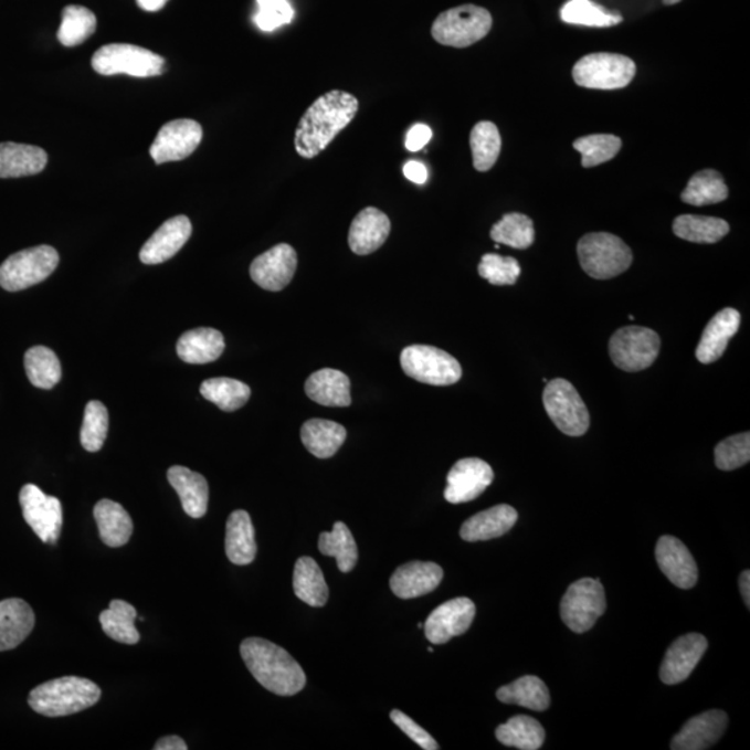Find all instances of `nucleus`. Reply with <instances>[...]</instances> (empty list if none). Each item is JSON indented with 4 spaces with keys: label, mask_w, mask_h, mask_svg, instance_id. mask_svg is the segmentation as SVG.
<instances>
[{
    "label": "nucleus",
    "mask_w": 750,
    "mask_h": 750,
    "mask_svg": "<svg viewBox=\"0 0 750 750\" xmlns=\"http://www.w3.org/2000/svg\"><path fill=\"white\" fill-rule=\"evenodd\" d=\"M359 101L344 91H330L302 116L295 133V149L304 159H315L337 135L353 122Z\"/></svg>",
    "instance_id": "1"
},
{
    "label": "nucleus",
    "mask_w": 750,
    "mask_h": 750,
    "mask_svg": "<svg viewBox=\"0 0 750 750\" xmlns=\"http://www.w3.org/2000/svg\"><path fill=\"white\" fill-rule=\"evenodd\" d=\"M241 656L256 682L275 695L294 696L306 685L299 663L283 647L263 638H247L241 644Z\"/></svg>",
    "instance_id": "2"
},
{
    "label": "nucleus",
    "mask_w": 750,
    "mask_h": 750,
    "mask_svg": "<svg viewBox=\"0 0 750 750\" xmlns=\"http://www.w3.org/2000/svg\"><path fill=\"white\" fill-rule=\"evenodd\" d=\"M102 690L91 679L62 677L38 685L31 690V709L46 717H63L80 714L98 704Z\"/></svg>",
    "instance_id": "3"
},
{
    "label": "nucleus",
    "mask_w": 750,
    "mask_h": 750,
    "mask_svg": "<svg viewBox=\"0 0 750 750\" xmlns=\"http://www.w3.org/2000/svg\"><path fill=\"white\" fill-rule=\"evenodd\" d=\"M582 270L595 279H611L627 272L633 252L619 236L609 232H591L577 245Z\"/></svg>",
    "instance_id": "4"
},
{
    "label": "nucleus",
    "mask_w": 750,
    "mask_h": 750,
    "mask_svg": "<svg viewBox=\"0 0 750 750\" xmlns=\"http://www.w3.org/2000/svg\"><path fill=\"white\" fill-rule=\"evenodd\" d=\"M493 23V15L487 9L462 4L441 13L434 21L431 35L441 45L462 50L484 40Z\"/></svg>",
    "instance_id": "5"
},
{
    "label": "nucleus",
    "mask_w": 750,
    "mask_h": 750,
    "mask_svg": "<svg viewBox=\"0 0 750 750\" xmlns=\"http://www.w3.org/2000/svg\"><path fill=\"white\" fill-rule=\"evenodd\" d=\"M92 68L101 75L127 74L133 77H158L165 72V59L145 47L128 43L102 46L92 57Z\"/></svg>",
    "instance_id": "6"
},
{
    "label": "nucleus",
    "mask_w": 750,
    "mask_h": 750,
    "mask_svg": "<svg viewBox=\"0 0 750 750\" xmlns=\"http://www.w3.org/2000/svg\"><path fill=\"white\" fill-rule=\"evenodd\" d=\"M404 374L423 384L446 387L462 379V366L445 350L430 345H412L401 353Z\"/></svg>",
    "instance_id": "7"
},
{
    "label": "nucleus",
    "mask_w": 750,
    "mask_h": 750,
    "mask_svg": "<svg viewBox=\"0 0 750 750\" xmlns=\"http://www.w3.org/2000/svg\"><path fill=\"white\" fill-rule=\"evenodd\" d=\"M59 253L55 247L41 245L14 253L0 266V287L19 293L40 284L55 272Z\"/></svg>",
    "instance_id": "8"
},
{
    "label": "nucleus",
    "mask_w": 750,
    "mask_h": 750,
    "mask_svg": "<svg viewBox=\"0 0 750 750\" xmlns=\"http://www.w3.org/2000/svg\"><path fill=\"white\" fill-rule=\"evenodd\" d=\"M636 66L630 57L617 53H591L573 68L575 84L590 89H622L634 80Z\"/></svg>",
    "instance_id": "9"
},
{
    "label": "nucleus",
    "mask_w": 750,
    "mask_h": 750,
    "mask_svg": "<svg viewBox=\"0 0 750 750\" xmlns=\"http://www.w3.org/2000/svg\"><path fill=\"white\" fill-rule=\"evenodd\" d=\"M542 401L550 420L561 433L581 436L590 430L591 419L587 404L568 380L548 381Z\"/></svg>",
    "instance_id": "10"
},
{
    "label": "nucleus",
    "mask_w": 750,
    "mask_h": 750,
    "mask_svg": "<svg viewBox=\"0 0 750 750\" xmlns=\"http://www.w3.org/2000/svg\"><path fill=\"white\" fill-rule=\"evenodd\" d=\"M604 612H606V595L599 580L575 581L561 599V620L577 634L590 631Z\"/></svg>",
    "instance_id": "11"
},
{
    "label": "nucleus",
    "mask_w": 750,
    "mask_h": 750,
    "mask_svg": "<svg viewBox=\"0 0 750 750\" xmlns=\"http://www.w3.org/2000/svg\"><path fill=\"white\" fill-rule=\"evenodd\" d=\"M661 350V337L645 327H624L613 334L609 355L613 363L627 372H638L655 363Z\"/></svg>",
    "instance_id": "12"
},
{
    "label": "nucleus",
    "mask_w": 750,
    "mask_h": 750,
    "mask_svg": "<svg viewBox=\"0 0 750 750\" xmlns=\"http://www.w3.org/2000/svg\"><path fill=\"white\" fill-rule=\"evenodd\" d=\"M20 505L27 525L45 543H56L63 527V507L55 496L43 494L34 484L20 490Z\"/></svg>",
    "instance_id": "13"
},
{
    "label": "nucleus",
    "mask_w": 750,
    "mask_h": 750,
    "mask_svg": "<svg viewBox=\"0 0 750 750\" xmlns=\"http://www.w3.org/2000/svg\"><path fill=\"white\" fill-rule=\"evenodd\" d=\"M202 138L201 124L191 118H178L160 128L149 152L156 165L183 160L196 152Z\"/></svg>",
    "instance_id": "14"
},
{
    "label": "nucleus",
    "mask_w": 750,
    "mask_h": 750,
    "mask_svg": "<svg viewBox=\"0 0 750 750\" xmlns=\"http://www.w3.org/2000/svg\"><path fill=\"white\" fill-rule=\"evenodd\" d=\"M494 482V471L477 457L462 458L453 464L446 478L445 499L450 504H466L477 499Z\"/></svg>",
    "instance_id": "15"
},
{
    "label": "nucleus",
    "mask_w": 750,
    "mask_h": 750,
    "mask_svg": "<svg viewBox=\"0 0 750 750\" xmlns=\"http://www.w3.org/2000/svg\"><path fill=\"white\" fill-rule=\"evenodd\" d=\"M476 617V604L468 598L451 599L430 614L424 624L425 638L433 645H444L463 635Z\"/></svg>",
    "instance_id": "16"
},
{
    "label": "nucleus",
    "mask_w": 750,
    "mask_h": 750,
    "mask_svg": "<svg viewBox=\"0 0 750 750\" xmlns=\"http://www.w3.org/2000/svg\"><path fill=\"white\" fill-rule=\"evenodd\" d=\"M298 267V255L293 246L279 244L262 253L251 264V277L258 287L279 293L288 287Z\"/></svg>",
    "instance_id": "17"
},
{
    "label": "nucleus",
    "mask_w": 750,
    "mask_h": 750,
    "mask_svg": "<svg viewBox=\"0 0 750 750\" xmlns=\"http://www.w3.org/2000/svg\"><path fill=\"white\" fill-rule=\"evenodd\" d=\"M708 640L704 635L690 633L679 636L668 647L665 661L661 667V679L667 685L685 682L698 666L705 652L708 651Z\"/></svg>",
    "instance_id": "18"
},
{
    "label": "nucleus",
    "mask_w": 750,
    "mask_h": 750,
    "mask_svg": "<svg viewBox=\"0 0 750 750\" xmlns=\"http://www.w3.org/2000/svg\"><path fill=\"white\" fill-rule=\"evenodd\" d=\"M656 561L663 574L682 590H690L698 582V566L687 547L678 538L665 536L656 545Z\"/></svg>",
    "instance_id": "19"
},
{
    "label": "nucleus",
    "mask_w": 750,
    "mask_h": 750,
    "mask_svg": "<svg viewBox=\"0 0 750 750\" xmlns=\"http://www.w3.org/2000/svg\"><path fill=\"white\" fill-rule=\"evenodd\" d=\"M192 224L187 215H177L167 220L147 241L139 252L144 264H160L176 256L181 247L191 239Z\"/></svg>",
    "instance_id": "20"
},
{
    "label": "nucleus",
    "mask_w": 750,
    "mask_h": 750,
    "mask_svg": "<svg viewBox=\"0 0 750 750\" xmlns=\"http://www.w3.org/2000/svg\"><path fill=\"white\" fill-rule=\"evenodd\" d=\"M728 716L722 710H709L685 722L673 738V750H705L714 747L725 736Z\"/></svg>",
    "instance_id": "21"
},
{
    "label": "nucleus",
    "mask_w": 750,
    "mask_h": 750,
    "mask_svg": "<svg viewBox=\"0 0 750 750\" xmlns=\"http://www.w3.org/2000/svg\"><path fill=\"white\" fill-rule=\"evenodd\" d=\"M391 232V220L376 208H366L350 224L349 247L359 256L371 255L385 244Z\"/></svg>",
    "instance_id": "22"
},
{
    "label": "nucleus",
    "mask_w": 750,
    "mask_h": 750,
    "mask_svg": "<svg viewBox=\"0 0 750 750\" xmlns=\"http://www.w3.org/2000/svg\"><path fill=\"white\" fill-rule=\"evenodd\" d=\"M442 579L444 570L433 561H410L397 569L390 585L398 598L414 599L436 590Z\"/></svg>",
    "instance_id": "23"
},
{
    "label": "nucleus",
    "mask_w": 750,
    "mask_h": 750,
    "mask_svg": "<svg viewBox=\"0 0 750 750\" xmlns=\"http://www.w3.org/2000/svg\"><path fill=\"white\" fill-rule=\"evenodd\" d=\"M741 326V315L732 307H726L711 318L696 348V359L701 365L715 363L725 355L730 339Z\"/></svg>",
    "instance_id": "24"
},
{
    "label": "nucleus",
    "mask_w": 750,
    "mask_h": 750,
    "mask_svg": "<svg viewBox=\"0 0 750 750\" xmlns=\"http://www.w3.org/2000/svg\"><path fill=\"white\" fill-rule=\"evenodd\" d=\"M519 513L509 505H498L463 522L461 537L467 542L489 541L509 532L515 527Z\"/></svg>",
    "instance_id": "25"
},
{
    "label": "nucleus",
    "mask_w": 750,
    "mask_h": 750,
    "mask_svg": "<svg viewBox=\"0 0 750 750\" xmlns=\"http://www.w3.org/2000/svg\"><path fill=\"white\" fill-rule=\"evenodd\" d=\"M34 625V611L23 599L10 598L0 602V652L18 647Z\"/></svg>",
    "instance_id": "26"
},
{
    "label": "nucleus",
    "mask_w": 750,
    "mask_h": 750,
    "mask_svg": "<svg viewBox=\"0 0 750 750\" xmlns=\"http://www.w3.org/2000/svg\"><path fill=\"white\" fill-rule=\"evenodd\" d=\"M167 478L180 496L183 511L192 519H201L208 511L209 485L202 474L182 466H172Z\"/></svg>",
    "instance_id": "27"
},
{
    "label": "nucleus",
    "mask_w": 750,
    "mask_h": 750,
    "mask_svg": "<svg viewBox=\"0 0 750 750\" xmlns=\"http://www.w3.org/2000/svg\"><path fill=\"white\" fill-rule=\"evenodd\" d=\"M305 391L313 402L321 406L348 408L352 403L350 381L342 371L323 369L313 372L306 381Z\"/></svg>",
    "instance_id": "28"
},
{
    "label": "nucleus",
    "mask_w": 750,
    "mask_h": 750,
    "mask_svg": "<svg viewBox=\"0 0 750 750\" xmlns=\"http://www.w3.org/2000/svg\"><path fill=\"white\" fill-rule=\"evenodd\" d=\"M225 553L231 563L236 566H247L255 560L257 545L250 513L245 510L231 513L226 520Z\"/></svg>",
    "instance_id": "29"
},
{
    "label": "nucleus",
    "mask_w": 750,
    "mask_h": 750,
    "mask_svg": "<svg viewBox=\"0 0 750 750\" xmlns=\"http://www.w3.org/2000/svg\"><path fill=\"white\" fill-rule=\"evenodd\" d=\"M224 349L223 334L214 328L187 331L177 342L178 358L188 365L212 363L223 355Z\"/></svg>",
    "instance_id": "30"
},
{
    "label": "nucleus",
    "mask_w": 750,
    "mask_h": 750,
    "mask_svg": "<svg viewBox=\"0 0 750 750\" xmlns=\"http://www.w3.org/2000/svg\"><path fill=\"white\" fill-rule=\"evenodd\" d=\"M47 165L45 150L32 145L0 144V178H20L40 175Z\"/></svg>",
    "instance_id": "31"
},
{
    "label": "nucleus",
    "mask_w": 750,
    "mask_h": 750,
    "mask_svg": "<svg viewBox=\"0 0 750 750\" xmlns=\"http://www.w3.org/2000/svg\"><path fill=\"white\" fill-rule=\"evenodd\" d=\"M94 517L99 528L102 542L107 547L120 548L131 539L134 531L131 516L117 501L99 500L95 506Z\"/></svg>",
    "instance_id": "32"
},
{
    "label": "nucleus",
    "mask_w": 750,
    "mask_h": 750,
    "mask_svg": "<svg viewBox=\"0 0 750 750\" xmlns=\"http://www.w3.org/2000/svg\"><path fill=\"white\" fill-rule=\"evenodd\" d=\"M300 439L307 451L318 458L336 455L347 440V430L330 420H307L300 430Z\"/></svg>",
    "instance_id": "33"
},
{
    "label": "nucleus",
    "mask_w": 750,
    "mask_h": 750,
    "mask_svg": "<svg viewBox=\"0 0 750 750\" xmlns=\"http://www.w3.org/2000/svg\"><path fill=\"white\" fill-rule=\"evenodd\" d=\"M294 592L302 602L311 608H323L328 601V585L317 561L304 556L294 570Z\"/></svg>",
    "instance_id": "34"
},
{
    "label": "nucleus",
    "mask_w": 750,
    "mask_h": 750,
    "mask_svg": "<svg viewBox=\"0 0 750 750\" xmlns=\"http://www.w3.org/2000/svg\"><path fill=\"white\" fill-rule=\"evenodd\" d=\"M674 234L694 244H716L730 232L726 220L706 215L683 214L673 223Z\"/></svg>",
    "instance_id": "35"
},
{
    "label": "nucleus",
    "mask_w": 750,
    "mask_h": 750,
    "mask_svg": "<svg viewBox=\"0 0 750 750\" xmlns=\"http://www.w3.org/2000/svg\"><path fill=\"white\" fill-rule=\"evenodd\" d=\"M501 704L519 705L522 708L543 711L550 706V694L547 685L536 676H525L515 683L500 687L496 693Z\"/></svg>",
    "instance_id": "36"
},
{
    "label": "nucleus",
    "mask_w": 750,
    "mask_h": 750,
    "mask_svg": "<svg viewBox=\"0 0 750 750\" xmlns=\"http://www.w3.org/2000/svg\"><path fill=\"white\" fill-rule=\"evenodd\" d=\"M543 727L541 722L528 716H515L505 725L496 728V739L505 747L521 750H538L545 742Z\"/></svg>",
    "instance_id": "37"
},
{
    "label": "nucleus",
    "mask_w": 750,
    "mask_h": 750,
    "mask_svg": "<svg viewBox=\"0 0 750 750\" xmlns=\"http://www.w3.org/2000/svg\"><path fill=\"white\" fill-rule=\"evenodd\" d=\"M135 619L137 611L133 604L115 599L110 602L109 609L101 613L99 622L104 633L112 640L120 644L135 645L140 640L138 630L135 628Z\"/></svg>",
    "instance_id": "38"
},
{
    "label": "nucleus",
    "mask_w": 750,
    "mask_h": 750,
    "mask_svg": "<svg viewBox=\"0 0 750 750\" xmlns=\"http://www.w3.org/2000/svg\"><path fill=\"white\" fill-rule=\"evenodd\" d=\"M318 550L324 556L336 558L338 569L342 573H349L358 563V545H356L352 532L342 521H337L331 532L320 534Z\"/></svg>",
    "instance_id": "39"
},
{
    "label": "nucleus",
    "mask_w": 750,
    "mask_h": 750,
    "mask_svg": "<svg viewBox=\"0 0 750 750\" xmlns=\"http://www.w3.org/2000/svg\"><path fill=\"white\" fill-rule=\"evenodd\" d=\"M727 198L728 187L726 186L725 178L716 170L696 172L682 193V201L693 204V207L721 203Z\"/></svg>",
    "instance_id": "40"
},
{
    "label": "nucleus",
    "mask_w": 750,
    "mask_h": 750,
    "mask_svg": "<svg viewBox=\"0 0 750 750\" xmlns=\"http://www.w3.org/2000/svg\"><path fill=\"white\" fill-rule=\"evenodd\" d=\"M24 366L31 384L41 390H52L62 380L61 360L50 348L34 347L27 350Z\"/></svg>",
    "instance_id": "41"
},
{
    "label": "nucleus",
    "mask_w": 750,
    "mask_h": 750,
    "mask_svg": "<svg viewBox=\"0 0 750 750\" xmlns=\"http://www.w3.org/2000/svg\"><path fill=\"white\" fill-rule=\"evenodd\" d=\"M201 393L204 399L214 403L223 412H235L250 401L252 391L242 381L219 377V379L203 381Z\"/></svg>",
    "instance_id": "42"
},
{
    "label": "nucleus",
    "mask_w": 750,
    "mask_h": 750,
    "mask_svg": "<svg viewBox=\"0 0 750 750\" xmlns=\"http://www.w3.org/2000/svg\"><path fill=\"white\" fill-rule=\"evenodd\" d=\"M473 166L479 172L489 171L498 161L501 138L493 122H479L471 134Z\"/></svg>",
    "instance_id": "43"
},
{
    "label": "nucleus",
    "mask_w": 750,
    "mask_h": 750,
    "mask_svg": "<svg viewBox=\"0 0 750 750\" xmlns=\"http://www.w3.org/2000/svg\"><path fill=\"white\" fill-rule=\"evenodd\" d=\"M490 239L515 250H528L536 241V229L530 218L521 213L505 214L490 230Z\"/></svg>",
    "instance_id": "44"
},
{
    "label": "nucleus",
    "mask_w": 750,
    "mask_h": 750,
    "mask_svg": "<svg viewBox=\"0 0 750 750\" xmlns=\"http://www.w3.org/2000/svg\"><path fill=\"white\" fill-rule=\"evenodd\" d=\"M96 31V15L89 9L70 4L64 8L57 40L63 46H78L94 35Z\"/></svg>",
    "instance_id": "45"
},
{
    "label": "nucleus",
    "mask_w": 750,
    "mask_h": 750,
    "mask_svg": "<svg viewBox=\"0 0 750 750\" xmlns=\"http://www.w3.org/2000/svg\"><path fill=\"white\" fill-rule=\"evenodd\" d=\"M560 18L568 24L598 27V29L617 25L623 21L622 15L608 12L592 0H569L561 8Z\"/></svg>",
    "instance_id": "46"
},
{
    "label": "nucleus",
    "mask_w": 750,
    "mask_h": 750,
    "mask_svg": "<svg viewBox=\"0 0 750 750\" xmlns=\"http://www.w3.org/2000/svg\"><path fill=\"white\" fill-rule=\"evenodd\" d=\"M573 147L582 155V167L591 169L616 158L623 142L616 135L595 134L575 139Z\"/></svg>",
    "instance_id": "47"
},
{
    "label": "nucleus",
    "mask_w": 750,
    "mask_h": 750,
    "mask_svg": "<svg viewBox=\"0 0 750 750\" xmlns=\"http://www.w3.org/2000/svg\"><path fill=\"white\" fill-rule=\"evenodd\" d=\"M109 430V413L104 403L92 401L86 404L83 429H81V445L85 451L99 452L107 439Z\"/></svg>",
    "instance_id": "48"
},
{
    "label": "nucleus",
    "mask_w": 750,
    "mask_h": 750,
    "mask_svg": "<svg viewBox=\"0 0 750 750\" xmlns=\"http://www.w3.org/2000/svg\"><path fill=\"white\" fill-rule=\"evenodd\" d=\"M478 274L493 285H515L520 277L521 267L515 257L487 253L478 264Z\"/></svg>",
    "instance_id": "49"
},
{
    "label": "nucleus",
    "mask_w": 750,
    "mask_h": 750,
    "mask_svg": "<svg viewBox=\"0 0 750 750\" xmlns=\"http://www.w3.org/2000/svg\"><path fill=\"white\" fill-rule=\"evenodd\" d=\"M750 461V434L742 433L721 441L715 450V463L722 472H732Z\"/></svg>",
    "instance_id": "50"
},
{
    "label": "nucleus",
    "mask_w": 750,
    "mask_h": 750,
    "mask_svg": "<svg viewBox=\"0 0 750 750\" xmlns=\"http://www.w3.org/2000/svg\"><path fill=\"white\" fill-rule=\"evenodd\" d=\"M256 2L258 10L253 21L262 31L277 30L294 19L295 12L288 0H256Z\"/></svg>",
    "instance_id": "51"
},
{
    "label": "nucleus",
    "mask_w": 750,
    "mask_h": 750,
    "mask_svg": "<svg viewBox=\"0 0 750 750\" xmlns=\"http://www.w3.org/2000/svg\"><path fill=\"white\" fill-rule=\"evenodd\" d=\"M391 720L401 728V730L406 733V736L412 739L420 748L425 750H439L440 744L435 741L431 733L420 727L418 722L410 719L409 716L404 715L401 710L391 711Z\"/></svg>",
    "instance_id": "52"
},
{
    "label": "nucleus",
    "mask_w": 750,
    "mask_h": 750,
    "mask_svg": "<svg viewBox=\"0 0 750 750\" xmlns=\"http://www.w3.org/2000/svg\"><path fill=\"white\" fill-rule=\"evenodd\" d=\"M431 138H433V131H431L429 126L415 124L408 134L406 148L410 152H419L430 142Z\"/></svg>",
    "instance_id": "53"
},
{
    "label": "nucleus",
    "mask_w": 750,
    "mask_h": 750,
    "mask_svg": "<svg viewBox=\"0 0 750 750\" xmlns=\"http://www.w3.org/2000/svg\"><path fill=\"white\" fill-rule=\"evenodd\" d=\"M403 175L409 181L419 183V186H423V183L427 182L429 180L427 167L415 160H410L406 165H404Z\"/></svg>",
    "instance_id": "54"
},
{
    "label": "nucleus",
    "mask_w": 750,
    "mask_h": 750,
    "mask_svg": "<svg viewBox=\"0 0 750 750\" xmlns=\"http://www.w3.org/2000/svg\"><path fill=\"white\" fill-rule=\"evenodd\" d=\"M155 750H187L188 744L177 736H169L159 739L155 744Z\"/></svg>",
    "instance_id": "55"
},
{
    "label": "nucleus",
    "mask_w": 750,
    "mask_h": 750,
    "mask_svg": "<svg viewBox=\"0 0 750 750\" xmlns=\"http://www.w3.org/2000/svg\"><path fill=\"white\" fill-rule=\"evenodd\" d=\"M739 588H741V593L744 604L747 608L750 606V573L749 570H744L739 579Z\"/></svg>",
    "instance_id": "56"
},
{
    "label": "nucleus",
    "mask_w": 750,
    "mask_h": 750,
    "mask_svg": "<svg viewBox=\"0 0 750 750\" xmlns=\"http://www.w3.org/2000/svg\"><path fill=\"white\" fill-rule=\"evenodd\" d=\"M138 7L140 9L147 10V12H159V10L166 7L169 0H137Z\"/></svg>",
    "instance_id": "57"
},
{
    "label": "nucleus",
    "mask_w": 750,
    "mask_h": 750,
    "mask_svg": "<svg viewBox=\"0 0 750 750\" xmlns=\"http://www.w3.org/2000/svg\"><path fill=\"white\" fill-rule=\"evenodd\" d=\"M682 2V0H663V3L667 4V7H672V4H676Z\"/></svg>",
    "instance_id": "58"
},
{
    "label": "nucleus",
    "mask_w": 750,
    "mask_h": 750,
    "mask_svg": "<svg viewBox=\"0 0 750 750\" xmlns=\"http://www.w3.org/2000/svg\"><path fill=\"white\" fill-rule=\"evenodd\" d=\"M427 651L431 652V653H433V652H434V647H433V646H429V649H427Z\"/></svg>",
    "instance_id": "59"
}]
</instances>
